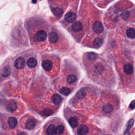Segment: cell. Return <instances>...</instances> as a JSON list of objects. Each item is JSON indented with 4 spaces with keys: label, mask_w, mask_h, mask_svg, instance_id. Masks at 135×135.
Instances as JSON below:
<instances>
[{
    "label": "cell",
    "mask_w": 135,
    "mask_h": 135,
    "mask_svg": "<svg viewBox=\"0 0 135 135\" xmlns=\"http://www.w3.org/2000/svg\"><path fill=\"white\" fill-rule=\"evenodd\" d=\"M98 57L97 54L93 52H91L88 54V58L90 61H94Z\"/></svg>",
    "instance_id": "obj_28"
},
{
    "label": "cell",
    "mask_w": 135,
    "mask_h": 135,
    "mask_svg": "<svg viewBox=\"0 0 135 135\" xmlns=\"http://www.w3.org/2000/svg\"><path fill=\"white\" fill-rule=\"evenodd\" d=\"M93 30L96 33H101L103 31V26L100 21H96L93 25Z\"/></svg>",
    "instance_id": "obj_5"
},
{
    "label": "cell",
    "mask_w": 135,
    "mask_h": 135,
    "mask_svg": "<svg viewBox=\"0 0 135 135\" xmlns=\"http://www.w3.org/2000/svg\"><path fill=\"white\" fill-rule=\"evenodd\" d=\"M76 18H77L76 14L72 12H69L67 13L64 16L65 20L69 23H72L76 20Z\"/></svg>",
    "instance_id": "obj_6"
},
{
    "label": "cell",
    "mask_w": 135,
    "mask_h": 135,
    "mask_svg": "<svg viewBox=\"0 0 135 135\" xmlns=\"http://www.w3.org/2000/svg\"><path fill=\"white\" fill-rule=\"evenodd\" d=\"M8 123L10 128L14 129L16 127V126L18 124V120L16 118L14 117H11L9 118Z\"/></svg>",
    "instance_id": "obj_12"
},
{
    "label": "cell",
    "mask_w": 135,
    "mask_h": 135,
    "mask_svg": "<svg viewBox=\"0 0 135 135\" xmlns=\"http://www.w3.org/2000/svg\"><path fill=\"white\" fill-rule=\"evenodd\" d=\"M42 67L46 71H50L52 68V62L50 60H44L42 62Z\"/></svg>",
    "instance_id": "obj_8"
},
{
    "label": "cell",
    "mask_w": 135,
    "mask_h": 135,
    "mask_svg": "<svg viewBox=\"0 0 135 135\" xmlns=\"http://www.w3.org/2000/svg\"><path fill=\"white\" fill-rule=\"evenodd\" d=\"M69 123L71 126V127L73 128H74L77 127L78 124V120L77 118L74 117H72L69 120Z\"/></svg>",
    "instance_id": "obj_24"
},
{
    "label": "cell",
    "mask_w": 135,
    "mask_h": 135,
    "mask_svg": "<svg viewBox=\"0 0 135 135\" xmlns=\"http://www.w3.org/2000/svg\"><path fill=\"white\" fill-rule=\"evenodd\" d=\"M59 38V35L56 31H51L49 34V41L52 44L58 42Z\"/></svg>",
    "instance_id": "obj_4"
},
{
    "label": "cell",
    "mask_w": 135,
    "mask_h": 135,
    "mask_svg": "<svg viewBox=\"0 0 135 135\" xmlns=\"http://www.w3.org/2000/svg\"><path fill=\"white\" fill-rule=\"evenodd\" d=\"M17 108H18L17 102L15 101H12L8 104L7 108V110L8 111L10 112H13L17 110Z\"/></svg>",
    "instance_id": "obj_9"
},
{
    "label": "cell",
    "mask_w": 135,
    "mask_h": 135,
    "mask_svg": "<svg viewBox=\"0 0 135 135\" xmlns=\"http://www.w3.org/2000/svg\"><path fill=\"white\" fill-rule=\"evenodd\" d=\"M103 42V41L101 38H97L94 40L93 44L94 47L96 48H99L102 45Z\"/></svg>",
    "instance_id": "obj_19"
},
{
    "label": "cell",
    "mask_w": 135,
    "mask_h": 135,
    "mask_svg": "<svg viewBox=\"0 0 135 135\" xmlns=\"http://www.w3.org/2000/svg\"><path fill=\"white\" fill-rule=\"evenodd\" d=\"M56 133V126L54 124H50L46 129L47 135H54Z\"/></svg>",
    "instance_id": "obj_15"
},
{
    "label": "cell",
    "mask_w": 135,
    "mask_h": 135,
    "mask_svg": "<svg viewBox=\"0 0 135 135\" xmlns=\"http://www.w3.org/2000/svg\"><path fill=\"white\" fill-rule=\"evenodd\" d=\"M11 73V68L10 66L7 65L4 67L1 71V74L2 77L6 78L10 76Z\"/></svg>",
    "instance_id": "obj_7"
},
{
    "label": "cell",
    "mask_w": 135,
    "mask_h": 135,
    "mask_svg": "<svg viewBox=\"0 0 135 135\" xmlns=\"http://www.w3.org/2000/svg\"><path fill=\"white\" fill-rule=\"evenodd\" d=\"M62 100V97L58 94H54L52 97V101L53 103L56 105L60 103L61 102Z\"/></svg>",
    "instance_id": "obj_17"
},
{
    "label": "cell",
    "mask_w": 135,
    "mask_h": 135,
    "mask_svg": "<svg viewBox=\"0 0 135 135\" xmlns=\"http://www.w3.org/2000/svg\"><path fill=\"white\" fill-rule=\"evenodd\" d=\"M52 113V111L50 110L46 109L43 111V114L45 116H49L51 115Z\"/></svg>",
    "instance_id": "obj_31"
},
{
    "label": "cell",
    "mask_w": 135,
    "mask_h": 135,
    "mask_svg": "<svg viewBox=\"0 0 135 135\" xmlns=\"http://www.w3.org/2000/svg\"><path fill=\"white\" fill-rule=\"evenodd\" d=\"M129 12L128 11H127V10H125V11H123L121 13V17L122 19L123 20H127L129 17Z\"/></svg>",
    "instance_id": "obj_30"
},
{
    "label": "cell",
    "mask_w": 135,
    "mask_h": 135,
    "mask_svg": "<svg viewBox=\"0 0 135 135\" xmlns=\"http://www.w3.org/2000/svg\"><path fill=\"white\" fill-rule=\"evenodd\" d=\"M106 135H109V134H106Z\"/></svg>",
    "instance_id": "obj_35"
},
{
    "label": "cell",
    "mask_w": 135,
    "mask_h": 135,
    "mask_svg": "<svg viewBox=\"0 0 135 135\" xmlns=\"http://www.w3.org/2000/svg\"><path fill=\"white\" fill-rule=\"evenodd\" d=\"M83 29L82 24L80 22H76L72 26V29L74 32H78Z\"/></svg>",
    "instance_id": "obj_14"
},
{
    "label": "cell",
    "mask_w": 135,
    "mask_h": 135,
    "mask_svg": "<svg viewBox=\"0 0 135 135\" xmlns=\"http://www.w3.org/2000/svg\"><path fill=\"white\" fill-rule=\"evenodd\" d=\"M59 92L64 96H68L71 93V90L70 89L67 87H63L61 89H60Z\"/></svg>",
    "instance_id": "obj_26"
},
{
    "label": "cell",
    "mask_w": 135,
    "mask_h": 135,
    "mask_svg": "<svg viewBox=\"0 0 135 135\" xmlns=\"http://www.w3.org/2000/svg\"><path fill=\"white\" fill-rule=\"evenodd\" d=\"M17 135H27V134H26V133L25 132L22 131V132H21L19 133Z\"/></svg>",
    "instance_id": "obj_33"
},
{
    "label": "cell",
    "mask_w": 135,
    "mask_h": 135,
    "mask_svg": "<svg viewBox=\"0 0 135 135\" xmlns=\"http://www.w3.org/2000/svg\"><path fill=\"white\" fill-rule=\"evenodd\" d=\"M133 124H134V120L132 119H130V120L129 121L128 123L126 130V131H125L124 132V134H125V133H127L129 131L130 129V128H131V127L133 125Z\"/></svg>",
    "instance_id": "obj_29"
},
{
    "label": "cell",
    "mask_w": 135,
    "mask_h": 135,
    "mask_svg": "<svg viewBox=\"0 0 135 135\" xmlns=\"http://www.w3.org/2000/svg\"><path fill=\"white\" fill-rule=\"evenodd\" d=\"M128 135H130V134H128Z\"/></svg>",
    "instance_id": "obj_34"
},
{
    "label": "cell",
    "mask_w": 135,
    "mask_h": 135,
    "mask_svg": "<svg viewBox=\"0 0 135 135\" xmlns=\"http://www.w3.org/2000/svg\"><path fill=\"white\" fill-rule=\"evenodd\" d=\"M52 11L54 14V15L58 18H60L63 13V11L61 9L59 8H54L52 9Z\"/></svg>",
    "instance_id": "obj_18"
},
{
    "label": "cell",
    "mask_w": 135,
    "mask_h": 135,
    "mask_svg": "<svg viewBox=\"0 0 135 135\" xmlns=\"http://www.w3.org/2000/svg\"><path fill=\"white\" fill-rule=\"evenodd\" d=\"M104 70V67L103 65L101 63H97L96 64L94 67V72L97 74H101L102 73Z\"/></svg>",
    "instance_id": "obj_20"
},
{
    "label": "cell",
    "mask_w": 135,
    "mask_h": 135,
    "mask_svg": "<svg viewBox=\"0 0 135 135\" xmlns=\"http://www.w3.org/2000/svg\"><path fill=\"white\" fill-rule=\"evenodd\" d=\"M36 126V122L33 119H28L26 122V128L28 130H32Z\"/></svg>",
    "instance_id": "obj_10"
},
{
    "label": "cell",
    "mask_w": 135,
    "mask_h": 135,
    "mask_svg": "<svg viewBox=\"0 0 135 135\" xmlns=\"http://www.w3.org/2000/svg\"><path fill=\"white\" fill-rule=\"evenodd\" d=\"M78 80L77 77L74 74H70L67 77V81L69 84H72L75 83Z\"/></svg>",
    "instance_id": "obj_21"
},
{
    "label": "cell",
    "mask_w": 135,
    "mask_h": 135,
    "mask_svg": "<svg viewBox=\"0 0 135 135\" xmlns=\"http://www.w3.org/2000/svg\"><path fill=\"white\" fill-rule=\"evenodd\" d=\"M86 96V91L84 90V89H81L80 90H79V91L77 92V94H76V98L78 99H83Z\"/></svg>",
    "instance_id": "obj_23"
},
{
    "label": "cell",
    "mask_w": 135,
    "mask_h": 135,
    "mask_svg": "<svg viewBox=\"0 0 135 135\" xmlns=\"http://www.w3.org/2000/svg\"><path fill=\"white\" fill-rule=\"evenodd\" d=\"M64 131V127L61 125H58L57 127H56V134L57 135H61L62 133H63Z\"/></svg>",
    "instance_id": "obj_27"
},
{
    "label": "cell",
    "mask_w": 135,
    "mask_h": 135,
    "mask_svg": "<svg viewBox=\"0 0 135 135\" xmlns=\"http://www.w3.org/2000/svg\"><path fill=\"white\" fill-rule=\"evenodd\" d=\"M25 27L31 44L36 48L43 46L48 38L47 22L42 18L35 16L26 20Z\"/></svg>",
    "instance_id": "obj_1"
},
{
    "label": "cell",
    "mask_w": 135,
    "mask_h": 135,
    "mask_svg": "<svg viewBox=\"0 0 135 135\" xmlns=\"http://www.w3.org/2000/svg\"><path fill=\"white\" fill-rule=\"evenodd\" d=\"M123 70L126 73L128 74H132L133 72V66L130 63H126L123 66Z\"/></svg>",
    "instance_id": "obj_16"
},
{
    "label": "cell",
    "mask_w": 135,
    "mask_h": 135,
    "mask_svg": "<svg viewBox=\"0 0 135 135\" xmlns=\"http://www.w3.org/2000/svg\"><path fill=\"white\" fill-rule=\"evenodd\" d=\"M102 110L106 113H110L113 111V107L111 104H107L103 106Z\"/></svg>",
    "instance_id": "obj_25"
},
{
    "label": "cell",
    "mask_w": 135,
    "mask_h": 135,
    "mask_svg": "<svg viewBox=\"0 0 135 135\" xmlns=\"http://www.w3.org/2000/svg\"><path fill=\"white\" fill-rule=\"evenodd\" d=\"M14 67L18 69H22L26 66V60L22 57H19L16 59L14 63Z\"/></svg>",
    "instance_id": "obj_3"
},
{
    "label": "cell",
    "mask_w": 135,
    "mask_h": 135,
    "mask_svg": "<svg viewBox=\"0 0 135 135\" xmlns=\"http://www.w3.org/2000/svg\"><path fill=\"white\" fill-rule=\"evenodd\" d=\"M126 34L130 39H134L135 38V30L133 28H129L126 31Z\"/></svg>",
    "instance_id": "obj_22"
},
{
    "label": "cell",
    "mask_w": 135,
    "mask_h": 135,
    "mask_svg": "<svg viewBox=\"0 0 135 135\" xmlns=\"http://www.w3.org/2000/svg\"><path fill=\"white\" fill-rule=\"evenodd\" d=\"M129 107L131 109H133L135 108V100L132 101L131 103L130 104Z\"/></svg>",
    "instance_id": "obj_32"
},
{
    "label": "cell",
    "mask_w": 135,
    "mask_h": 135,
    "mask_svg": "<svg viewBox=\"0 0 135 135\" xmlns=\"http://www.w3.org/2000/svg\"><path fill=\"white\" fill-rule=\"evenodd\" d=\"M11 36L13 41H16L18 39V41H21L24 43L28 42L26 32L22 26V23L17 24L13 28L11 33Z\"/></svg>",
    "instance_id": "obj_2"
},
{
    "label": "cell",
    "mask_w": 135,
    "mask_h": 135,
    "mask_svg": "<svg viewBox=\"0 0 135 135\" xmlns=\"http://www.w3.org/2000/svg\"><path fill=\"white\" fill-rule=\"evenodd\" d=\"M27 64L29 68H30L31 69H33L37 67V64H38V61H37V60L35 58L31 57V58H30L28 60Z\"/></svg>",
    "instance_id": "obj_11"
},
{
    "label": "cell",
    "mask_w": 135,
    "mask_h": 135,
    "mask_svg": "<svg viewBox=\"0 0 135 135\" xmlns=\"http://www.w3.org/2000/svg\"><path fill=\"white\" fill-rule=\"evenodd\" d=\"M79 135H87L89 132L88 128L85 125H81L77 130Z\"/></svg>",
    "instance_id": "obj_13"
}]
</instances>
